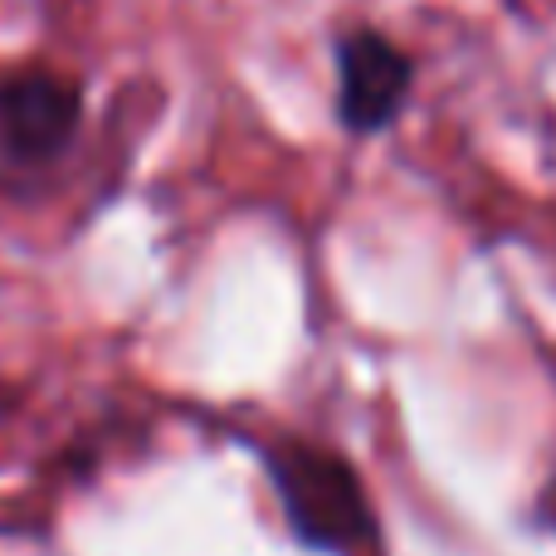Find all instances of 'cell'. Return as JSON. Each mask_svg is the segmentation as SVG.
<instances>
[{
	"label": "cell",
	"mask_w": 556,
	"mask_h": 556,
	"mask_svg": "<svg viewBox=\"0 0 556 556\" xmlns=\"http://www.w3.org/2000/svg\"><path fill=\"white\" fill-rule=\"evenodd\" d=\"M415 88V64L381 29H352L337 39V123L356 137L395 127Z\"/></svg>",
	"instance_id": "3957f363"
},
{
	"label": "cell",
	"mask_w": 556,
	"mask_h": 556,
	"mask_svg": "<svg viewBox=\"0 0 556 556\" xmlns=\"http://www.w3.org/2000/svg\"><path fill=\"white\" fill-rule=\"evenodd\" d=\"M274 483L278 498L288 508V522L298 528V538L313 547H332V552H352L366 542L371 532V513H366L362 483L346 469L342 459L323 450H293L274 454Z\"/></svg>",
	"instance_id": "7a4b0ae2"
},
{
	"label": "cell",
	"mask_w": 556,
	"mask_h": 556,
	"mask_svg": "<svg viewBox=\"0 0 556 556\" xmlns=\"http://www.w3.org/2000/svg\"><path fill=\"white\" fill-rule=\"evenodd\" d=\"M84 123V88L59 68L0 74V186H29L68 156Z\"/></svg>",
	"instance_id": "6da1fadb"
}]
</instances>
